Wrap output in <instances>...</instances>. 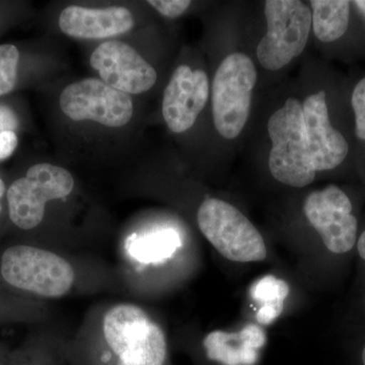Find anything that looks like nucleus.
<instances>
[{
  "instance_id": "f257e3e1",
  "label": "nucleus",
  "mask_w": 365,
  "mask_h": 365,
  "mask_svg": "<svg viewBox=\"0 0 365 365\" xmlns=\"http://www.w3.org/2000/svg\"><path fill=\"white\" fill-rule=\"evenodd\" d=\"M267 128L272 141L268 160L272 176L294 188H304L312 184L317 170L309 153L299 101L287 98L284 105L269 118Z\"/></svg>"
},
{
  "instance_id": "f03ea898",
  "label": "nucleus",
  "mask_w": 365,
  "mask_h": 365,
  "mask_svg": "<svg viewBox=\"0 0 365 365\" xmlns=\"http://www.w3.org/2000/svg\"><path fill=\"white\" fill-rule=\"evenodd\" d=\"M0 274L9 287L48 299L66 295L76 279L66 259L26 245H16L4 252Z\"/></svg>"
},
{
  "instance_id": "7ed1b4c3",
  "label": "nucleus",
  "mask_w": 365,
  "mask_h": 365,
  "mask_svg": "<svg viewBox=\"0 0 365 365\" xmlns=\"http://www.w3.org/2000/svg\"><path fill=\"white\" fill-rule=\"evenodd\" d=\"M258 72L242 53L223 59L213 78L212 112L215 128L225 139H235L248 122Z\"/></svg>"
},
{
  "instance_id": "20e7f679",
  "label": "nucleus",
  "mask_w": 365,
  "mask_h": 365,
  "mask_svg": "<svg viewBox=\"0 0 365 365\" xmlns=\"http://www.w3.org/2000/svg\"><path fill=\"white\" fill-rule=\"evenodd\" d=\"M197 222L204 237L228 260L249 263L267 257L260 232L232 204L206 199L197 213Z\"/></svg>"
},
{
  "instance_id": "39448f33",
  "label": "nucleus",
  "mask_w": 365,
  "mask_h": 365,
  "mask_svg": "<svg viewBox=\"0 0 365 365\" xmlns=\"http://www.w3.org/2000/svg\"><path fill=\"white\" fill-rule=\"evenodd\" d=\"M265 16L267 33L257 47V57L264 68L278 71L304 52L312 29V11L299 0H269Z\"/></svg>"
},
{
  "instance_id": "423d86ee",
  "label": "nucleus",
  "mask_w": 365,
  "mask_h": 365,
  "mask_svg": "<svg viewBox=\"0 0 365 365\" xmlns=\"http://www.w3.org/2000/svg\"><path fill=\"white\" fill-rule=\"evenodd\" d=\"M74 187L68 170L51 163H39L29 169L7 190L9 217L24 230L37 227L45 215L46 203L66 198Z\"/></svg>"
},
{
  "instance_id": "0eeeda50",
  "label": "nucleus",
  "mask_w": 365,
  "mask_h": 365,
  "mask_svg": "<svg viewBox=\"0 0 365 365\" xmlns=\"http://www.w3.org/2000/svg\"><path fill=\"white\" fill-rule=\"evenodd\" d=\"M60 108L73 121L90 120L108 127L124 126L133 115L131 98L97 78L66 86L60 96Z\"/></svg>"
},
{
  "instance_id": "6e6552de",
  "label": "nucleus",
  "mask_w": 365,
  "mask_h": 365,
  "mask_svg": "<svg viewBox=\"0 0 365 365\" xmlns=\"http://www.w3.org/2000/svg\"><path fill=\"white\" fill-rule=\"evenodd\" d=\"M304 211L329 251L334 254L351 251L357 239V220L352 215L349 197L339 187L329 185L309 194Z\"/></svg>"
},
{
  "instance_id": "1a4fd4ad",
  "label": "nucleus",
  "mask_w": 365,
  "mask_h": 365,
  "mask_svg": "<svg viewBox=\"0 0 365 365\" xmlns=\"http://www.w3.org/2000/svg\"><path fill=\"white\" fill-rule=\"evenodd\" d=\"M90 62L105 83L127 95L145 93L157 83L155 68L121 41H108L98 46Z\"/></svg>"
},
{
  "instance_id": "9d476101",
  "label": "nucleus",
  "mask_w": 365,
  "mask_h": 365,
  "mask_svg": "<svg viewBox=\"0 0 365 365\" xmlns=\"http://www.w3.org/2000/svg\"><path fill=\"white\" fill-rule=\"evenodd\" d=\"M209 98L207 74L188 66L178 67L165 88L163 116L170 130L182 133L195 124Z\"/></svg>"
},
{
  "instance_id": "9b49d317",
  "label": "nucleus",
  "mask_w": 365,
  "mask_h": 365,
  "mask_svg": "<svg viewBox=\"0 0 365 365\" xmlns=\"http://www.w3.org/2000/svg\"><path fill=\"white\" fill-rule=\"evenodd\" d=\"M309 153L317 172L335 169L344 162L349 145L332 126L324 91L309 96L302 104Z\"/></svg>"
},
{
  "instance_id": "f8f14e48",
  "label": "nucleus",
  "mask_w": 365,
  "mask_h": 365,
  "mask_svg": "<svg viewBox=\"0 0 365 365\" xmlns=\"http://www.w3.org/2000/svg\"><path fill=\"white\" fill-rule=\"evenodd\" d=\"M133 26L130 11L123 6L88 9L71 6L59 16L60 30L76 39H106L129 32Z\"/></svg>"
},
{
  "instance_id": "ddd939ff",
  "label": "nucleus",
  "mask_w": 365,
  "mask_h": 365,
  "mask_svg": "<svg viewBox=\"0 0 365 365\" xmlns=\"http://www.w3.org/2000/svg\"><path fill=\"white\" fill-rule=\"evenodd\" d=\"M150 322L148 314L135 304H120L112 307L106 313L103 322L108 353L98 359V365L121 364Z\"/></svg>"
},
{
  "instance_id": "4468645a",
  "label": "nucleus",
  "mask_w": 365,
  "mask_h": 365,
  "mask_svg": "<svg viewBox=\"0 0 365 365\" xmlns=\"http://www.w3.org/2000/svg\"><path fill=\"white\" fill-rule=\"evenodd\" d=\"M267 337L263 329L249 324L240 332L213 331L203 340L206 356L222 365H254Z\"/></svg>"
},
{
  "instance_id": "2eb2a0df",
  "label": "nucleus",
  "mask_w": 365,
  "mask_h": 365,
  "mask_svg": "<svg viewBox=\"0 0 365 365\" xmlns=\"http://www.w3.org/2000/svg\"><path fill=\"white\" fill-rule=\"evenodd\" d=\"M312 28L321 42L340 39L347 31L350 6L347 0H312Z\"/></svg>"
},
{
  "instance_id": "dca6fc26",
  "label": "nucleus",
  "mask_w": 365,
  "mask_h": 365,
  "mask_svg": "<svg viewBox=\"0 0 365 365\" xmlns=\"http://www.w3.org/2000/svg\"><path fill=\"white\" fill-rule=\"evenodd\" d=\"M289 287L284 280L266 275L257 280L251 287L252 299L259 306L256 319L261 325H270L284 309V302Z\"/></svg>"
},
{
  "instance_id": "f3484780",
  "label": "nucleus",
  "mask_w": 365,
  "mask_h": 365,
  "mask_svg": "<svg viewBox=\"0 0 365 365\" xmlns=\"http://www.w3.org/2000/svg\"><path fill=\"white\" fill-rule=\"evenodd\" d=\"M181 246V240L173 230H158L133 242V255L143 262H158L169 258Z\"/></svg>"
},
{
  "instance_id": "a211bd4d",
  "label": "nucleus",
  "mask_w": 365,
  "mask_h": 365,
  "mask_svg": "<svg viewBox=\"0 0 365 365\" xmlns=\"http://www.w3.org/2000/svg\"><path fill=\"white\" fill-rule=\"evenodd\" d=\"M20 53L14 45H0V96L14 90L18 76Z\"/></svg>"
},
{
  "instance_id": "6ab92c4d",
  "label": "nucleus",
  "mask_w": 365,
  "mask_h": 365,
  "mask_svg": "<svg viewBox=\"0 0 365 365\" xmlns=\"http://www.w3.org/2000/svg\"><path fill=\"white\" fill-rule=\"evenodd\" d=\"M351 105L355 115V133L365 140V78L353 90Z\"/></svg>"
},
{
  "instance_id": "aec40b11",
  "label": "nucleus",
  "mask_w": 365,
  "mask_h": 365,
  "mask_svg": "<svg viewBox=\"0 0 365 365\" xmlns=\"http://www.w3.org/2000/svg\"><path fill=\"white\" fill-rule=\"evenodd\" d=\"M148 4L155 7L163 16L175 19L182 16L189 9L191 1H188V0H150Z\"/></svg>"
},
{
  "instance_id": "412c9836",
  "label": "nucleus",
  "mask_w": 365,
  "mask_h": 365,
  "mask_svg": "<svg viewBox=\"0 0 365 365\" xmlns=\"http://www.w3.org/2000/svg\"><path fill=\"white\" fill-rule=\"evenodd\" d=\"M18 146V136L14 131L0 133V160L11 157Z\"/></svg>"
},
{
  "instance_id": "4be33fe9",
  "label": "nucleus",
  "mask_w": 365,
  "mask_h": 365,
  "mask_svg": "<svg viewBox=\"0 0 365 365\" xmlns=\"http://www.w3.org/2000/svg\"><path fill=\"white\" fill-rule=\"evenodd\" d=\"M19 121L14 113L9 108L0 106V133L4 131H14L18 128Z\"/></svg>"
},
{
  "instance_id": "5701e85b",
  "label": "nucleus",
  "mask_w": 365,
  "mask_h": 365,
  "mask_svg": "<svg viewBox=\"0 0 365 365\" xmlns=\"http://www.w3.org/2000/svg\"><path fill=\"white\" fill-rule=\"evenodd\" d=\"M357 249H359L360 257L365 261V230L360 235L359 242H357Z\"/></svg>"
},
{
  "instance_id": "b1692460",
  "label": "nucleus",
  "mask_w": 365,
  "mask_h": 365,
  "mask_svg": "<svg viewBox=\"0 0 365 365\" xmlns=\"http://www.w3.org/2000/svg\"><path fill=\"white\" fill-rule=\"evenodd\" d=\"M352 4H355V6L359 9L360 14L365 18V0H356V1H353Z\"/></svg>"
},
{
  "instance_id": "393cba45",
  "label": "nucleus",
  "mask_w": 365,
  "mask_h": 365,
  "mask_svg": "<svg viewBox=\"0 0 365 365\" xmlns=\"http://www.w3.org/2000/svg\"><path fill=\"white\" fill-rule=\"evenodd\" d=\"M4 192H6V186H4V182L0 179V198L4 196ZM0 211H1V205H0Z\"/></svg>"
},
{
  "instance_id": "a878e982",
  "label": "nucleus",
  "mask_w": 365,
  "mask_h": 365,
  "mask_svg": "<svg viewBox=\"0 0 365 365\" xmlns=\"http://www.w3.org/2000/svg\"><path fill=\"white\" fill-rule=\"evenodd\" d=\"M362 362H364V365H365V346L364 348V351H362Z\"/></svg>"
}]
</instances>
